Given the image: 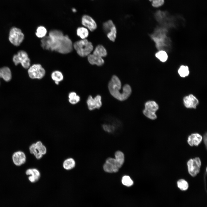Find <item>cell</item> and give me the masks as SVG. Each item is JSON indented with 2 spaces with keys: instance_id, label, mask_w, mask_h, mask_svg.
Instances as JSON below:
<instances>
[{
  "instance_id": "cell-23",
  "label": "cell",
  "mask_w": 207,
  "mask_h": 207,
  "mask_svg": "<svg viewBox=\"0 0 207 207\" xmlns=\"http://www.w3.org/2000/svg\"><path fill=\"white\" fill-rule=\"evenodd\" d=\"M115 159L119 164L122 166L124 162V155L121 151H116L115 154Z\"/></svg>"
},
{
  "instance_id": "cell-11",
  "label": "cell",
  "mask_w": 207,
  "mask_h": 207,
  "mask_svg": "<svg viewBox=\"0 0 207 207\" xmlns=\"http://www.w3.org/2000/svg\"><path fill=\"white\" fill-rule=\"evenodd\" d=\"M87 103L89 109L92 110L95 109H99L102 106L101 97L97 95L94 98L90 95L88 97Z\"/></svg>"
},
{
  "instance_id": "cell-9",
  "label": "cell",
  "mask_w": 207,
  "mask_h": 207,
  "mask_svg": "<svg viewBox=\"0 0 207 207\" xmlns=\"http://www.w3.org/2000/svg\"><path fill=\"white\" fill-rule=\"evenodd\" d=\"M187 165L189 173L192 176L194 177L200 172L201 166V160L198 157L191 159L188 161Z\"/></svg>"
},
{
  "instance_id": "cell-28",
  "label": "cell",
  "mask_w": 207,
  "mask_h": 207,
  "mask_svg": "<svg viewBox=\"0 0 207 207\" xmlns=\"http://www.w3.org/2000/svg\"><path fill=\"white\" fill-rule=\"evenodd\" d=\"M156 56L161 61L164 62L167 60L168 55L166 52L163 51H160L157 52Z\"/></svg>"
},
{
  "instance_id": "cell-36",
  "label": "cell",
  "mask_w": 207,
  "mask_h": 207,
  "mask_svg": "<svg viewBox=\"0 0 207 207\" xmlns=\"http://www.w3.org/2000/svg\"><path fill=\"white\" fill-rule=\"evenodd\" d=\"M72 12L74 13H75L76 12V9L74 8H73L72 9Z\"/></svg>"
},
{
  "instance_id": "cell-18",
  "label": "cell",
  "mask_w": 207,
  "mask_h": 207,
  "mask_svg": "<svg viewBox=\"0 0 207 207\" xmlns=\"http://www.w3.org/2000/svg\"><path fill=\"white\" fill-rule=\"evenodd\" d=\"M3 78L7 82L9 81L12 78V74L10 69L7 67L0 68V78Z\"/></svg>"
},
{
  "instance_id": "cell-26",
  "label": "cell",
  "mask_w": 207,
  "mask_h": 207,
  "mask_svg": "<svg viewBox=\"0 0 207 207\" xmlns=\"http://www.w3.org/2000/svg\"><path fill=\"white\" fill-rule=\"evenodd\" d=\"M36 149L38 152L42 155L45 154L46 152V149L41 142L38 141L35 143Z\"/></svg>"
},
{
  "instance_id": "cell-27",
  "label": "cell",
  "mask_w": 207,
  "mask_h": 207,
  "mask_svg": "<svg viewBox=\"0 0 207 207\" xmlns=\"http://www.w3.org/2000/svg\"><path fill=\"white\" fill-rule=\"evenodd\" d=\"M177 185L178 187L182 191L186 190L189 187L187 182L183 179L179 180L177 182Z\"/></svg>"
},
{
  "instance_id": "cell-16",
  "label": "cell",
  "mask_w": 207,
  "mask_h": 207,
  "mask_svg": "<svg viewBox=\"0 0 207 207\" xmlns=\"http://www.w3.org/2000/svg\"><path fill=\"white\" fill-rule=\"evenodd\" d=\"M26 173L27 175H30L28 179L32 183L37 181L40 177V172L36 168L28 169L26 170Z\"/></svg>"
},
{
  "instance_id": "cell-29",
  "label": "cell",
  "mask_w": 207,
  "mask_h": 207,
  "mask_svg": "<svg viewBox=\"0 0 207 207\" xmlns=\"http://www.w3.org/2000/svg\"><path fill=\"white\" fill-rule=\"evenodd\" d=\"M122 183L124 185L127 187L131 186L133 184V181L129 176L127 175H125L122 177Z\"/></svg>"
},
{
  "instance_id": "cell-8",
  "label": "cell",
  "mask_w": 207,
  "mask_h": 207,
  "mask_svg": "<svg viewBox=\"0 0 207 207\" xmlns=\"http://www.w3.org/2000/svg\"><path fill=\"white\" fill-rule=\"evenodd\" d=\"M103 28L109 39L112 41H114L116 37L117 31L113 21L110 20L104 22L103 24Z\"/></svg>"
},
{
  "instance_id": "cell-31",
  "label": "cell",
  "mask_w": 207,
  "mask_h": 207,
  "mask_svg": "<svg viewBox=\"0 0 207 207\" xmlns=\"http://www.w3.org/2000/svg\"><path fill=\"white\" fill-rule=\"evenodd\" d=\"M80 100V97L77 95L76 97L71 99H68V101L70 103L74 105L78 103Z\"/></svg>"
},
{
  "instance_id": "cell-12",
  "label": "cell",
  "mask_w": 207,
  "mask_h": 207,
  "mask_svg": "<svg viewBox=\"0 0 207 207\" xmlns=\"http://www.w3.org/2000/svg\"><path fill=\"white\" fill-rule=\"evenodd\" d=\"M82 24L91 31H93L97 28L95 21L91 16L87 15H83L81 18Z\"/></svg>"
},
{
  "instance_id": "cell-25",
  "label": "cell",
  "mask_w": 207,
  "mask_h": 207,
  "mask_svg": "<svg viewBox=\"0 0 207 207\" xmlns=\"http://www.w3.org/2000/svg\"><path fill=\"white\" fill-rule=\"evenodd\" d=\"M178 72L180 76L182 77L188 76L189 74L188 67L186 66H181L178 70Z\"/></svg>"
},
{
  "instance_id": "cell-3",
  "label": "cell",
  "mask_w": 207,
  "mask_h": 207,
  "mask_svg": "<svg viewBox=\"0 0 207 207\" xmlns=\"http://www.w3.org/2000/svg\"><path fill=\"white\" fill-rule=\"evenodd\" d=\"M73 46L78 54L82 57L88 56L93 49L92 43L86 39L76 41Z\"/></svg>"
},
{
  "instance_id": "cell-10",
  "label": "cell",
  "mask_w": 207,
  "mask_h": 207,
  "mask_svg": "<svg viewBox=\"0 0 207 207\" xmlns=\"http://www.w3.org/2000/svg\"><path fill=\"white\" fill-rule=\"evenodd\" d=\"M121 167L115 158H109L106 160L103 166V169L107 172H116Z\"/></svg>"
},
{
  "instance_id": "cell-34",
  "label": "cell",
  "mask_w": 207,
  "mask_h": 207,
  "mask_svg": "<svg viewBox=\"0 0 207 207\" xmlns=\"http://www.w3.org/2000/svg\"><path fill=\"white\" fill-rule=\"evenodd\" d=\"M43 155L41 153L38 152L35 156L37 159H40L42 157Z\"/></svg>"
},
{
  "instance_id": "cell-19",
  "label": "cell",
  "mask_w": 207,
  "mask_h": 207,
  "mask_svg": "<svg viewBox=\"0 0 207 207\" xmlns=\"http://www.w3.org/2000/svg\"><path fill=\"white\" fill-rule=\"evenodd\" d=\"M92 54L102 58L107 55V51L103 45H99L96 47Z\"/></svg>"
},
{
  "instance_id": "cell-4",
  "label": "cell",
  "mask_w": 207,
  "mask_h": 207,
  "mask_svg": "<svg viewBox=\"0 0 207 207\" xmlns=\"http://www.w3.org/2000/svg\"><path fill=\"white\" fill-rule=\"evenodd\" d=\"M145 107L143 110L144 115L150 119H156L157 116L156 112L159 108L158 104L154 101H149L145 103Z\"/></svg>"
},
{
  "instance_id": "cell-5",
  "label": "cell",
  "mask_w": 207,
  "mask_h": 207,
  "mask_svg": "<svg viewBox=\"0 0 207 207\" xmlns=\"http://www.w3.org/2000/svg\"><path fill=\"white\" fill-rule=\"evenodd\" d=\"M13 60L16 66L21 63L23 67L25 69L28 68L30 67V60L27 53L24 51H20L17 54L14 55Z\"/></svg>"
},
{
  "instance_id": "cell-35",
  "label": "cell",
  "mask_w": 207,
  "mask_h": 207,
  "mask_svg": "<svg viewBox=\"0 0 207 207\" xmlns=\"http://www.w3.org/2000/svg\"><path fill=\"white\" fill-rule=\"evenodd\" d=\"M204 140L205 144L206 147L207 146V134L206 133L204 136Z\"/></svg>"
},
{
  "instance_id": "cell-15",
  "label": "cell",
  "mask_w": 207,
  "mask_h": 207,
  "mask_svg": "<svg viewBox=\"0 0 207 207\" xmlns=\"http://www.w3.org/2000/svg\"><path fill=\"white\" fill-rule=\"evenodd\" d=\"M202 138V137L200 134L197 133H193L189 136L187 142L191 146L194 145L197 146L201 143Z\"/></svg>"
},
{
  "instance_id": "cell-17",
  "label": "cell",
  "mask_w": 207,
  "mask_h": 207,
  "mask_svg": "<svg viewBox=\"0 0 207 207\" xmlns=\"http://www.w3.org/2000/svg\"><path fill=\"white\" fill-rule=\"evenodd\" d=\"M87 56L88 61L92 65H96L98 66H100L103 65L104 63V60L102 57L93 54H90Z\"/></svg>"
},
{
  "instance_id": "cell-13",
  "label": "cell",
  "mask_w": 207,
  "mask_h": 207,
  "mask_svg": "<svg viewBox=\"0 0 207 207\" xmlns=\"http://www.w3.org/2000/svg\"><path fill=\"white\" fill-rule=\"evenodd\" d=\"M183 101L185 106L190 108H196L199 102L196 97L192 94L185 97Z\"/></svg>"
},
{
  "instance_id": "cell-1",
  "label": "cell",
  "mask_w": 207,
  "mask_h": 207,
  "mask_svg": "<svg viewBox=\"0 0 207 207\" xmlns=\"http://www.w3.org/2000/svg\"><path fill=\"white\" fill-rule=\"evenodd\" d=\"M41 46L44 49L55 51L62 54H67L72 50L73 44L69 37L64 35L61 31L51 30L48 36L41 40Z\"/></svg>"
},
{
  "instance_id": "cell-33",
  "label": "cell",
  "mask_w": 207,
  "mask_h": 207,
  "mask_svg": "<svg viewBox=\"0 0 207 207\" xmlns=\"http://www.w3.org/2000/svg\"><path fill=\"white\" fill-rule=\"evenodd\" d=\"M76 93L74 92H70L68 94V97L69 99H71L75 97L77 95Z\"/></svg>"
},
{
  "instance_id": "cell-22",
  "label": "cell",
  "mask_w": 207,
  "mask_h": 207,
  "mask_svg": "<svg viewBox=\"0 0 207 207\" xmlns=\"http://www.w3.org/2000/svg\"><path fill=\"white\" fill-rule=\"evenodd\" d=\"M75 162L74 160L72 158H69L65 160L63 164L64 169L70 170L73 168L75 166Z\"/></svg>"
},
{
  "instance_id": "cell-30",
  "label": "cell",
  "mask_w": 207,
  "mask_h": 207,
  "mask_svg": "<svg viewBox=\"0 0 207 207\" xmlns=\"http://www.w3.org/2000/svg\"><path fill=\"white\" fill-rule=\"evenodd\" d=\"M152 6L155 7H158L163 5L164 0H153L152 1Z\"/></svg>"
},
{
  "instance_id": "cell-24",
  "label": "cell",
  "mask_w": 207,
  "mask_h": 207,
  "mask_svg": "<svg viewBox=\"0 0 207 207\" xmlns=\"http://www.w3.org/2000/svg\"><path fill=\"white\" fill-rule=\"evenodd\" d=\"M47 33L46 29L43 26H40L37 28L35 34L37 37L43 38L45 36Z\"/></svg>"
},
{
  "instance_id": "cell-7",
  "label": "cell",
  "mask_w": 207,
  "mask_h": 207,
  "mask_svg": "<svg viewBox=\"0 0 207 207\" xmlns=\"http://www.w3.org/2000/svg\"><path fill=\"white\" fill-rule=\"evenodd\" d=\"M28 69L29 76L32 79H41L44 77L45 74V70L39 64H34Z\"/></svg>"
},
{
  "instance_id": "cell-20",
  "label": "cell",
  "mask_w": 207,
  "mask_h": 207,
  "mask_svg": "<svg viewBox=\"0 0 207 207\" xmlns=\"http://www.w3.org/2000/svg\"><path fill=\"white\" fill-rule=\"evenodd\" d=\"M76 32L77 35L82 39H86L89 35V32L88 29L85 27H78Z\"/></svg>"
},
{
  "instance_id": "cell-37",
  "label": "cell",
  "mask_w": 207,
  "mask_h": 207,
  "mask_svg": "<svg viewBox=\"0 0 207 207\" xmlns=\"http://www.w3.org/2000/svg\"></svg>"
},
{
  "instance_id": "cell-32",
  "label": "cell",
  "mask_w": 207,
  "mask_h": 207,
  "mask_svg": "<svg viewBox=\"0 0 207 207\" xmlns=\"http://www.w3.org/2000/svg\"><path fill=\"white\" fill-rule=\"evenodd\" d=\"M29 150L30 153L34 156L38 152L36 149L35 143L32 144L30 146Z\"/></svg>"
},
{
  "instance_id": "cell-6",
  "label": "cell",
  "mask_w": 207,
  "mask_h": 207,
  "mask_svg": "<svg viewBox=\"0 0 207 207\" xmlns=\"http://www.w3.org/2000/svg\"><path fill=\"white\" fill-rule=\"evenodd\" d=\"M24 37V34L20 29L15 27L11 28L9 33V40L13 45L19 46L22 42Z\"/></svg>"
},
{
  "instance_id": "cell-14",
  "label": "cell",
  "mask_w": 207,
  "mask_h": 207,
  "mask_svg": "<svg viewBox=\"0 0 207 207\" xmlns=\"http://www.w3.org/2000/svg\"><path fill=\"white\" fill-rule=\"evenodd\" d=\"M12 158L14 164L17 166L22 165L26 161V156L25 154L21 151L15 152L13 155Z\"/></svg>"
},
{
  "instance_id": "cell-21",
  "label": "cell",
  "mask_w": 207,
  "mask_h": 207,
  "mask_svg": "<svg viewBox=\"0 0 207 207\" xmlns=\"http://www.w3.org/2000/svg\"><path fill=\"white\" fill-rule=\"evenodd\" d=\"M51 78L55 82L60 83L63 80L64 76L63 74L60 71L55 70L51 73Z\"/></svg>"
},
{
  "instance_id": "cell-2",
  "label": "cell",
  "mask_w": 207,
  "mask_h": 207,
  "mask_svg": "<svg viewBox=\"0 0 207 207\" xmlns=\"http://www.w3.org/2000/svg\"><path fill=\"white\" fill-rule=\"evenodd\" d=\"M108 89L111 95L114 98L120 101H124L131 95L132 89L131 86L126 84L122 88L124 91L122 93L120 91L121 87V83L119 78L116 75L112 76L108 84Z\"/></svg>"
}]
</instances>
